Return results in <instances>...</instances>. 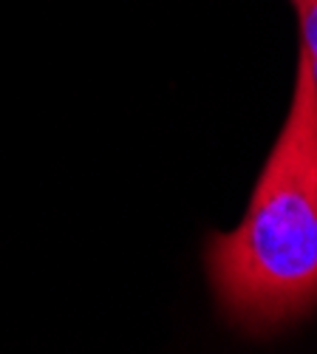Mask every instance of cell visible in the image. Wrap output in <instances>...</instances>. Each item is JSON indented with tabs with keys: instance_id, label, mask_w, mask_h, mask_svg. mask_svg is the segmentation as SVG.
Here are the masks:
<instances>
[{
	"instance_id": "6da1fadb",
	"label": "cell",
	"mask_w": 317,
	"mask_h": 354,
	"mask_svg": "<svg viewBox=\"0 0 317 354\" xmlns=\"http://www.w3.org/2000/svg\"><path fill=\"white\" fill-rule=\"evenodd\" d=\"M204 272L218 315L247 337H272L317 309V88L303 51L247 216L204 241Z\"/></svg>"
},
{
	"instance_id": "7a4b0ae2",
	"label": "cell",
	"mask_w": 317,
	"mask_h": 354,
	"mask_svg": "<svg viewBox=\"0 0 317 354\" xmlns=\"http://www.w3.org/2000/svg\"><path fill=\"white\" fill-rule=\"evenodd\" d=\"M298 20H300V51L306 54L311 80L317 88V0H292Z\"/></svg>"
}]
</instances>
